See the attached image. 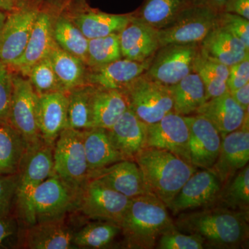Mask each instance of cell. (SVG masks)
<instances>
[{"instance_id":"ab89813d","label":"cell","mask_w":249,"mask_h":249,"mask_svg":"<svg viewBox=\"0 0 249 249\" xmlns=\"http://www.w3.org/2000/svg\"><path fill=\"white\" fill-rule=\"evenodd\" d=\"M155 248L159 249H203L204 242L198 236L180 231L175 225L161 234Z\"/></svg>"},{"instance_id":"f907efd6","label":"cell","mask_w":249,"mask_h":249,"mask_svg":"<svg viewBox=\"0 0 249 249\" xmlns=\"http://www.w3.org/2000/svg\"><path fill=\"white\" fill-rule=\"evenodd\" d=\"M6 18H7V14L4 11L0 10V33H1V29L4 27V23L6 22Z\"/></svg>"},{"instance_id":"681fc988","label":"cell","mask_w":249,"mask_h":249,"mask_svg":"<svg viewBox=\"0 0 249 249\" xmlns=\"http://www.w3.org/2000/svg\"><path fill=\"white\" fill-rule=\"evenodd\" d=\"M228 0H199V4L209 6L217 12H222Z\"/></svg>"},{"instance_id":"d4e9b609","label":"cell","mask_w":249,"mask_h":249,"mask_svg":"<svg viewBox=\"0 0 249 249\" xmlns=\"http://www.w3.org/2000/svg\"><path fill=\"white\" fill-rule=\"evenodd\" d=\"M196 114H201L213 124L222 139L242 127L249 117L245 111L235 102L229 91L222 96L208 100Z\"/></svg>"},{"instance_id":"6da1fadb","label":"cell","mask_w":249,"mask_h":249,"mask_svg":"<svg viewBox=\"0 0 249 249\" xmlns=\"http://www.w3.org/2000/svg\"><path fill=\"white\" fill-rule=\"evenodd\" d=\"M249 213L213 205L178 214L180 231L200 237L205 248L235 249L248 243Z\"/></svg>"},{"instance_id":"603a6c76","label":"cell","mask_w":249,"mask_h":249,"mask_svg":"<svg viewBox=\"0 0 249 249\" xmlns=\"http://www.w3.org/2000/svg\"><path fill=\"white\" fill-rule=\"evenodd\" d=\"M199 45L203 56L229 67L249 57V49L217 22Z\"/></svg>"},{"instance_id":"e0dca14e","label":"cell","mask_w":249,"mask_h":249,"mask_svg":"<svg viewBox=\"0 0 249 249\" xmlns=\"http://www.w3.org/2000/svg\"><path fill=\"white\" fill-rule=\"evenodd\" d=\"M64 219L37 222L21 227L18 248L29 249H75L73 231Z\"/></svg>"},{"instance_id":"ba28073f","label":"cell","mask_w":249,"mask_h":249,"mask_svg":"<svg viewBox=\"0 0 249 249\" xmlns=\"http://www.w3.org/2000/svg\"><path fill=\"white\" fill-rule=\"evenodd\" d=\"M219 13L201 4L191 6L159 29L160 47L169 44H200L217 24Z\"/></svg>"},{"instance_id":"3957f363","label":"cell","mask_w":249,"mask_h":249,"mask_svg":"<svg viewBox=\"0 0 249 249\" xmlns=\"http://www.w3.org/2000/svg\"><path fill=\"white\" fill-rule=\"evenodd\" d=\"M168 209L158 198L142 195L131 199L120 223L126 248H155L161 234L173 227Z\"/></svg>"},{"instance_id":"2e32d148","label":"cell","mask_w":249,"mask_h":249,"mask_svg":"<svg viewBox=\"0 0 249 249\" xmlns=\"http://www.w3.org/2000/svg\"><path fill=\"white\" fill-rule=\"evenodd\" d=\"M249 160V117L242 127L222 139L217 160L211 168L224 183L237 171L245 168Z\"/></svg>"},{"instance_id":"f1b7e54d","label":"cell","mask_w":249,"mask_h":249,"mask_svg":"<svg viewBox=\"0 0 249 249\" xmlns=\"http://www.w3.org/2000/svg\"><path fill=\"white\" fill-rule=\"evenodd\" d=\"M170 88L173 96V111L179 115L196 114L206 101L204 83L196 72H192Z\"/></svg>"},{"instance_id":"d6986e66","label":"cell","mask_w":249,"mask_h":249,"mask_svg":"<svg viewBox=\"0 0 249 249\" xmlns=\"http://www.w3.org/2000/svg\"><path fill=\"white\" fill-rule=\"evenodd\" d=\"M88 179L99 181L129 199L147 194L140 170L132 160H121L90 172Z\"/></svg>"},{"instance_id":"ee69618b","label":"cell","mask_w":249,"mask_h":249,"mask_svg":"<svg viewBox=\"0 0 249 249\" xmlns=\"http://www.w3.org/2000/svg\"><path fill=\"white\" fill-rule=\"evenodd\" d=\"M21 227L14 214L0 217V249L18 248Z\"/></svg>"},{"instance_id":"83f0119b","label":"cell","mask_w":249,"mask_h":249,"mask_svg":"<svg viewBox=\"0 0 249 249\" xmlns=\"http://www.w3.org/2000/svg\"><path fill=\"white\" fill-rule=\"evenodd\" d=\"M29 146L9 123L0 122V174L16 175L25 160Z\"/></svg>"},{"instance_id":"7bdbcfd3","label":"cell","mask_w":249,"mask_h":249,"mask_svg":"<svg viewBox=\"0 0 249 249\" xmlns=\"http://www.w3.org/2000/svg\"><path fill=\"white\" fill-rule=\"evenodd\" d=\"M18 174H0V217L14 214Z\"/></svg>"},{"instance_id":"52a82bcc","label":"cell","mask_w":249,"mask_h":249,"mask_svg":"<svg viewBox=\"0 0 249 249\" xmlns=\"http://www.w3.org/2000/svg\"><path fill=\"white\" fill-rule=\"evenodd\" d=\"M130 201L127 196L99 181L88 179L77 191L73 208L89 219L120 225Z\"/></svg>"},{"instance_id":"44dd1931","label":"cell","mask_w":249,"mask_h":249,"mask_svg":"<svg viewBox=\"0 0 249 249\" xmlns=\"http://www.w3.org/2000/svg\"><path fill=\"white\" fill-rule=\"evenodd\" d=\"M54 42L52 16L46 11H39L27 47L20 58L11 67V70L27 76L36 64L49 56Z\"/></svg>"},{"instance_id":"8d00e7d4","label":"cell","mask_w":249,"mask_h":249,"mask_svg":"<svg viewBox=\"0 0 249 249\" xmlns=\"http://www.w3.org/2000/svg\"><path fill=\"white\" fill-rule=\"evenodd\" d=\"M53 37L60 48L86 64L89 40L74 23L66 18H58L53 24Z\"/></svg>"},{"instance_id":"ffe728a7","label":"cell","mask_w":249,"mask_h":249,"mask_svg":"<svg viewBox=\"0 0 249 249\" xmlns=\"http://www.w3.org/2000/svg\"><path fill=\"white\" fill-rule=\"evenodd\" d=\"M119 36L122 57L133 61L152 58L160 47L158 30L136 17L130 18Z\"/></svg>"},{"instance_id":"1f68e13d","label":"cell","mask_w":249,"mask_h":249,"mask_svg":"<svg viewBox=\"0 0 249 249\" xmlns=\"http://www.w3.org/2000/svg\"><path fill=\"white\" fill-rule=\"evenodd\" d=\"M131 16L89 12L78 15L74 24L88 39L119 34L128 24Z\"/></svg>"},{"instance_id":"5bb4252c","label":"cell","mask_w":249,"mask_h":249,"mask_svg":"<svg viewBox=\"0 0 249 249\" xmlns=\"http://www.w3.org/2000/svg\"><path fill=\"white\" fill-rule=\"evenodd\" d=\"M39 11L24 6L7 14L0 33V61L11 68L20 58L30 37Z\"/></svg>"},{"instance_id":"ac0fdd59","label":"cell","mask_w":249,"mask_h":249,"mask_svg":"<svg viewBox=\"0 0 249 249\" xmlns=\"http://www.w3.org/2000/svg\"><path fill=\"white\" fill-rule=\"evenodd\" d=\"M67 92H53L37 97L36 118L42 142L54 145L59 135L68 127Z\"/></svg>"},{"instance_id":"4dcf8cb0","label":"cell","mask_w":249,"mask_h":249,"mask_svg":"<svg viewBox=\"0 0 249 249\" xmlns=\"http://www.w3.org/2000/svg\"><path fill=\"white\" fill-rule=\"evenodd\" d=\"M196 4L199 0H145L136 18L159 30Z\"/></svg>"},{"instance_id":"f546056e","label":"cell","mask_w":249,"mask_h":249,"mask_svg":"<svg viewBox=\"0 0 249 249\" xmlns=\"http://www.w3.org/2000/svg\"><path fill=\"white\" fill-rule=\"evenodd\" d=\"M49 56L54 71L65 92L88 85L86 64L83 60L65 52L55 42Z\"/></svg>"},{"instance_id":"7dc6e473","label":"cell","mask_w":249,"mask_h":249,"mask_svg":"<svg viewBox=\"0 0 249 249\" xmlns=\"http://www.w3.org/2000/svg\"><path fill=\"white\" fill-rule=\"evenodd\" d=\"M232 98L244 110L249 111V83L242 88L229 91Z\"/></svg>"},{"instance_id":"d6a6232c","label":"cell","mask_w":249,"mask_h":249,"mask_svg":"<svg viewBox=\"0 0 249 249\" xmlns=\"http://www.w3.org/2000/svg\"><path fill=\"white\" fill-rule=\"evenodd\" d=\"M214 205L249 213V164L223 183Z\"/></svg>"},{"instance_id":"4316f807","label":"cell","mask_w":249,"mask_h":249,"mask_svg":"<svg viewBox=\"0 0 249 249\" xmlns=\"http://www.w3.org/2000/svg\"><path fill=\"white\" fill-rule=\"evenodd\" d=\"M82 132L89 173L126 160L111 143L107 129L92 127Z\"/></svg>"},{"instance_id":"cb8c5ba5","label":"cell","mask_w":249,"mask_h":249,"mask_svg":"<svg viewBox=\"0 0 249 249\" xmlns=\"http://www.w3.org/2000/svg\"><path fill=\"white\" fill-rule=\"evenodd\" d=\"M147 124L127 108L111 128L107 129L111 143L126 160L134 157L145 147Z\"/></svg>"},{"instance_id":"74e56055","label":"cell","mask_w":249,"mask_h":249,"mask_svg":"<svg viewBox=\"0 0 249 249\" xmlns=\"http://www.w3.org/2000/svg\"><path fill=\"white\" fill-rule=\"evenodd\" d=\"M121 58L119 34L89 40L86 65L91 68L107 65Z\"/></svg>"},{"instance_id":"7402d4cb","label":"cell","mask_w":249,"mask_h":249,"mask_svg":"<svg viewBox=\"0 0 249 249\" xmlns=\"http://www.w3.org/2000/svg\"><path fill=\"white\" fill-rule=\"evenodd\" d=\"M152 58L137 62L121 58L107 65L91 68V71L87 74V84L106 89L122 90L132 80L145 73Z\"/></svg>"},{"instance_id":"bcb514c9","label":"cell","mask_w":249,"mask_h":249,"mask_svg":"<svg viewBox=\"0 0 249 249\" xmlns=\"http://www.w3.org/2000/svg\"><path fill=\"white\" fill-rule=\"evenodd\" d=\"M222 12L238 15L249 20V0H228Z\"/></svg>"},{"instance_id":"60d3db41","label":"cell","mask_w":249,"mask_h":249,"mask_svg":"<svg viewBox=\"0 0 249 249\" xmlns=\"http://www.w3.org/2000/svg\"><path fill=\"white\" fill-rule=\"evenodd\" d=\"M13 70L0 61V122L9 123L10 106L14 90Z\"/></svg>"},{"instance_id":"5b68a950","label":"cell","mask_w":249,"mask_h":249,"mask_svg":"<svg viewBox=\"0 0 249 249\" xmlns=\"http://www.w3.org/2000/svg\"><path fill=\"white\" fill-rule=\"evenodd\" d=\"M128 108L147 124L158 122L173 111L171 90L167 86L142 73L124 89Z\"/></svg>"},{"instance_id":"f35d334b","label":"cell","mask_w":249,"mask_h":249,"mask_svg":"<svg viewBox=\"0 0 249 249\" xmlns=\"http://www.w3.org/2000/svg\"><path fill=\"white\" fill-rule=\"evenodd\" d=\"M27 76L38 96L58 91L65 92L54 71L49 56L36 64Z\"/></svg>"},{"instance_id":"9c48e42d","label":"cell","mask_w":249,"mask_h":249,"mask_svg":"<svg viewBox=\"0 0 249 249\" xmlns=\"http://www.w3.org/2000/svg\"><path fill=\"white\" fill-rule=\"evenodd\" d=\"M199 44H169L160 47L152 57L145 74L172 86L193 72Z\"/></svg>"},{"instance_id":"836d02e7","label":"cell","mask_w":249,"mask_h":249,"mask_svg":"<svg viewBox=\"0 0 249 249\" xmlns=\"http://www.w3.org/2000/svg\"><path fill=\"white\" fill-rule=\"evenodd\" d=\"M94 89L92 85H85L67 92V128L80 131L92 128L91 100Z\"/></svg>"},{"instance_id":"8fae6325","label":"cell","mask_w":249,"mask_h":249,"mask_svg":"<svg viewBox=\"0 0 249 249\" xmlns=\"http://www.w3.org/2000/svg\"><path fill=\"white\" fill-rule=\"evenodd\" d=\"M13 80L14 90L10 106L9 124L21 134L29 148H32L42 142L36 118L38 96L29 80L22 75L14 74Z\"/></svg>"},{"instance_id":"277c9868","label":"cell","mask_w":249,"mask_h":249,"mask_svg":"<svg viewBox=\"0 0 249 249\" xmlns=\"http://www.w3.org/2000/svg\"><path fill=\"white\" fill-rule=\"evenodd\" d=\"M53 145L41 142L29 150L18 173L14 214L21 226L33 224L31 201L39 185L53 175Z\"/></svg>"},{"instance_id":"484cf974","label":"cell","mask_w":249,"mask_h":249,"mask_svg":"<svg viewBox=\"0 0 249 249\" xmlns=\"http://www.w3.org/2000/svg\"><path fill=\"white\" fill-rule=\"evenodd\" d=\"M128 108L120 90L95 87L91 100L93 127L111 128Z\"/></svg>"},{"instance_id":"7c38bea8","label":"cell","mask_w":249,"mask_h":249,"mask_svg":"<svg viewBox=\"0 0 249 249\" xmlns=\"http://www.w3.org/2000/svg\"><path fill=\"white\" fill-rule=\"evenodd\" d=\"M222 186L212 170H197L183 185L168 209L177 216L187 211L213 206Z\"/></svg>"},{"instance_id":"9a60e30c","label":"cell","mask_w":249,"mask_h":249,"mask_svg":"<svg viewBox=\"0 0 249 249\" xmlns=\"http://www.w3.org/2000/svg\"><path fill=\"white\" fill-rule=\"evenodd\" d=\"M189 130L191 164L197 169H211L219 155L222 137L212 123L201 114L183 116Z\"/></svg>"},{"instance_id":"c3c4849f","label":"cell","mask_w":249,"mask_h":249,"mask_svg":"<svg viewBox=\"0 0 249 249\" xmlns=\"http://www.w3.org/2000/svg\"><path fill=\"white\" fill-rule=\"evenodd\" d=\"M27 5V0H0V10L5 13L14 12Z\"/></svg>"},{"instance_id":"f6af8a7d","label":"cell","mask_w":249,"mask_h":249,"mask_svg":"<svg viewBox=\"0 0 249 249\" xmlns=\"http://www.w3.org/2000/svg\"><path fill=\"white\" fill-rule=\"evenodd\" d=\"M247 83H249V57L229 67L228 89L233 91Z\"/></svg>"},{"instance_id":"e575fe53","label":"cell","mask_w":249,"mask_h":249,"mask_svg":"<svg viewBox=\"0 0 249 249\" xmlns=\"http://www.w3.org/2000/svg\"><path fill=\"white\" fill-rule=\"evenodd\" d=\"M120 234L121 228L119 224L96 220L73 232V244L80 248H108Z\"/></svg>"},{"instance_id":"b9f144b4","label":"cell","mask_w":249,"mask_h":249,"mask_svg":"<svg viewBox=\"0 0 249 249\" xmlns=\"http://www.w3.org/2000/svg\"><path fill=\"white\" fill-rule=\"evenodd\" d=\"M217 23L230 31L249 49V20L234 14L219 12Z\"/></svg>"},{"instance_id":"7a4b0ae2","label":"cell","mask_w":249,"mask_h":249,"mask_svg":"<svg viewBox=\"0 0 249 249\" xmlns=\"http://www.w3.org/2000/svg\"><path fill=\"white\" fill-rule=\"evenodd\" d=\"M134 160L142 173L147 194L158 198L168 208L198 170L171 152L155 147H144Z\"/></svg>"},{"instance_id":"8992f818","label":"cell","mask_w":249,"mask_h":249,"mask_svg":"<svg viewBox=\"0 0 249 249\" xmlns=\"http://www.w3.org/2000/svg\"><path fill=\"white\" fill-rule=\"evenodd\" d=\"M53 157L54 174L77 193L89 173L82 131L64 129L54 143Z\"/></svg>"},{"instance_id":"4fadbf2b","label":"cell","mask_w":249,"mask_h":249,"mask_svg":"<svg viewBox=\"0 0 249 249\" xmlns=\"http://www.w3.org/2000/svg\"><path fill=\"white\" fill-rule=\"evenodd\" d=\"M145 147L167 150L191 164L189 130L184 116L173 111L158 122L147 124Z\"/></svg>"},{"instance_id":"30bf717a","label":"cell","mask_w":249,"mask_h":249,"mask_svg":"<svg viewBox=\"0 0 249 249\" xmlns=\"http://www.w3.org/2000/svg\"><path fill=\"white\" fill-rule=\"evenodd\" d=\"M76 196V192L53 174L37 186L31 197L33 224L65 219L74 207Z\"/></svg>"},{"instance_id":"d590c367","label":"cell","mask_w":249,"mask_h":249,"mask_svg":"<svg viewBox=\"0 0 249 249\" xmlns=\"http://www.w3.org/2000/svg\"><path fill=\"white\" fill-rule=\"evenodd\" d=\"M193 72L200 77L206 91V101L228 92L229 67L205 58L199 52L193 67Z\"/></svg>"}]
</instances>
